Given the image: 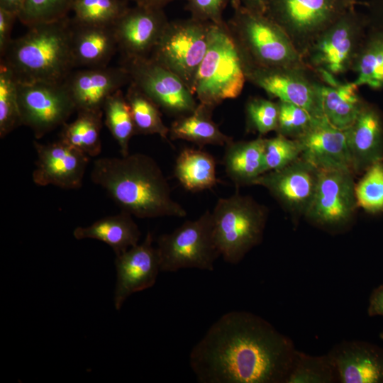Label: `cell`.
<instances>
[{"label": "cell", "mask_w": 383, "mask_h": 383, "mask_svg": "<svg viewBox=\"0 0 383 383\" xmlns=\"http://www.w3.org/2000/svg\"><path fill=\"white\" fill-rule=\"evenodd\" d=\"M338 376L328 354L311 355L296 350L285 383H335Z\"/></svg>", "instance_id": "1f68e13d"}, {"label": "cell", "mask_w": 383, "mask_h": 383, "mask_svg": "<svg viewBox=\"0 0 383 383\" xmlns=\"http://www.w3.org/2000/svg\"><path fill=\"white\" fill-rule=\"evenodd\" d=\"M33 146L37 159L32 179L36 185L65 189L82 187L90 157L61 140L50 143L34 140Z\"/></svg>", "instance_id": "9a60e30c"}, {"label": "cell", "mask_w": 383, "mask_h": 383, "mask_svg": "<svg viewBox=\"0 0 383 383\" xmlns=\"http://www.w3.org/2000/svg\"><path fill=\"white\" fill-rule=\"evenodd\" d=\"M278 104L261 97H253L245 104L247 126L260 135L277 130Z\"/></svg>", "instance_id": "ab89813d"}, {"label": "cell", "mask_w": 383, "mask_h": 383, "mask_svg": "<svg viewBox=\"0 0 383 383\" xmlns=\"http://www.w3.org/2000/svg\"><path fill=\"white\" fill-rule=\"evenodd\" d=\"M296 140L301 148V157L319 171L353 172L345 130L333 126L325 117L316 118Z\"/></svg>", "instance_id": "d6986e66"}, {"label": "cell", "mask_w": 383, "mask_h": 383, "mask_svg": "<svg viewBox=\"0 0 383 383\" xmlns=\"http://www.w3.org/2000/svg\"><path fill=\"white\" fill-rule=\"evenodd\" d=\"M348 6L354 7L355 4L357 3V0H343Z\"/></svg>", "instance_id": "7dc6e473"}, {"label": "cell", "mask_w": 383, "mask_h": 383, "mask_svg": "<svg viewBox=\"0 0 383 383\" xmlns=\"http://www.w3.org/2000/svg\"><path fill=\"white\" fill-rule=\"evenodd\" d=\"M169 21L164 9L128 7L112 26L123 59L150 57Z\"/></svg>", "instance_id": "2e32d148"}, {"label": "cell", "mask_w": 383, "mask_h": 383, "mask_svg": "<svg viewBox=\"0 0 383 383\" xmlns=\"http://www.w3.org/2000/svg\"><path fill=\"white\" fill-rule=\"evenodd\" d=\"M340 383H383V348L370 343L345 340L327 353Z\"/></svg>", "instance_id": "44dd1931"}, {"label": "cell", "mask_w": 383, "mask_h": 383, "mask_svg": "<svg viewBox=\"0 0 383 383\" xmlns=\"http://www.w3.org/2000/svg\"><path fill=\"white\" fill-rule=\"evenodd\" d=\"M18 79L13 72L0 63V138L21 126L18 100Z\"/></svg>", "instance_id": "836d02e7"}, {"label": "cell", "mask_w": 383, "mask_h": 383, "mask_svg": "<svg viewBox=\"0 0 383 383\" xmlns=\"http://www.w3.org/2000/svg\"><path fill=\"white\" fill-rule=\"evenodd\" d=\"M103 112L78 111L77 118L62 126L60 140L90 157L101 152Z\"/></svg>", "instance_id": "f1b7e54d"}, {"label": "cell", "mask_w": 383, "mask_h": 383, "mask_svg": "<svg viewBox=\"0 0 383 383\" xmlns=\"http://www.w3.org/2000/svg\"><path fill=\"white\" fill-rule=\"evenodd\" d=\"M132 216L121 211L118 214L100 218L90 226L77 227L73 235L77 240H100L110 246L118 255L138 244L140 238V231Z\"/></svg>", "instance_id": "cb8c5ba5"}, {"label": "cell", "mask_w": 383, "mask_h": 383, "mask_svg": "<svg viewBox=\"0 0 383 383\" xmlns=\"http://www.w3.org/2000/svg\"><path fill=\"white\" fill-rule=\"evenodd\" d=\"M128 9V0H74L72 20L81 24L112 26Z\"/></svg>", "instance_id": "d6a6232c"}, {"label": "cell", "mask_w": 383, "mask_h": 383, "mask_svg": "<svg viewBox=\"0 0 383 383\" xmlns=\"http://www.w3.org/2000/svg\"><path fill=\"white\" fill-rule=\"evenodd\" d=\"M301 155V148L296 139L281 134L265 138L264 150L265 172L282 169Z\"/></svg>", "instance_id": "74e56055"}, {"label": "cell", "mask_w": 383, "mask_h": 383, "mask_svg": "<svg viewBox=\"0 0 383 383\" xmlns=\"http://www.w3.org/2000/svg\"><path fill=\"white\" fill-rule=\"evenodd\" d=\"M211 213L216 243L226 262L239 263L260 243L267 215L252 198L238 193L221 198Z\"/></svg>", "instance_id": "8992f818"}, {"label": "cell", "mask_w": 383, "mask_h": 383, "mask_svg": "<svg viewBox=\"0 0 383 383\" xmlns=\"http://www.w3.org/2000/svg\"><path fill=\"white\" fill-rule=\"evenodd\" d=\"M353 172L343 170L319 171L312 201L305 216L323 227L345 225L357 206Z\"/></svg>", "instance_id": "4fadbf2b"}, {"label": "cell", "mask_w": 383, "mask_h": 383, "mask_svg": "<svg viewBox=\"0 0 383 383\" xmlns=\"http://www.w3.org/2000/svg\"><path fill=\"white\" fill-rule=\"evenodd\" d=\"M131 82L167 114L176 118L192 113L198 102L183 81L150 57L123 59Z\"/></svg>", "instance_id": "7c38bea8"}, {"label": "cell", "mask_w": 383, "mask_h": 383, "mask_svg": "<svg viewBox=\"0 0 383 383\" xmlns=\"http://www.w3.org/2000/svg\"><path fill=\"white\" fill-rule=\"evenodd\" d=\"M353 66L357 74L353 82L356 85L383 87V36L374 38L358 52Z\"/></svg>", "instance_id": "e575fe53"}, {"label": "cell", "mask_w": 383, "mask_h": 383, "mask_svg": "<svg viewBox=\"0 0 383 383\" xmlns=\"http://www.w3.org/2000/svg\"><path fill=\"white\" fill-rule=\"evenodd\" d=\"M135 3V5L155 8V9H164L167 5L172 2L179 0H128ZM187 1V0H185Z\"/></svg>", "instance_id": "f6af8a7d"}, {"label": "cell", "mask_w": 383, "mask_h": 383, "mask_svg": "<svg viewBox=\"0 0 383 383\" xmlns=\"http://www.w3.org/2000/svg\"><path fill=\"white\" fill-rule=\"evenodd\" d=\"M245 81L243 63L226 21L212 23L207 50L194 81L198 103L214 109L223 101L237 98Z\"/></svg>", "instance_id": "5b68a950"}, {"label": "cell", "mask_w": 383, "mask_h": 383, "mask_svg": "<svg viewBox=\"0 0 383 383\" xmlns=\"http://www.w3.org/2000/svg\"><path fill=\"white\" fill-rule=\"evenodd\" d=\"M354 82L340 83L337 79L320 84V96L324 117L333 126L342 130L349 128L362 106Z\"/></svg>", "instance_id": "484cf974"}, {"label": "cell", "mask_w": 383, "mask_h": 383, "mask_svg": "<svg viewBox=\"0 0 383 383\" xmlns=\"http://www.w3.org/2000/svg\"><path fill=\"white\" fill-rule=\"evenodd\" d=\"M18 13L0 7V55L4 54L8 45L13 39L12 28Z\"/></svg>", "instance_id": "b9f144b4"}, {"label": "cell", "mask_w": 383, "mask_h": 383, "mask_svg": "<svg viewBox=\"0 0 383 383\" xmlns=\"http://www.w3.org/2000/svg\"><path fill=\"white\" fill-rule=\"evenodd\" d=\"M24 1L25 0H0V7L15 12L18 15Z\"/></svg>", "instance_id": "bcb514c9"}, {"label": "cell", "mask_w": 383, "mask_h": 383, "mask_svg": "<svg viewBox=\"0 0 383 383\" xmlns=\"http://www.w3.org/2000/svg\"><path fill=\"white\" fill-rule=\"evenodd\" d=\"M277 104V134L296 139L302 135L317 118L306 109L292 103L278 101Z\"/></svg>", "instance_id": "f35d334b"}, {"label": "cell", "mask_w": 383, "mask_h": 383, "mask_svg": "<svg viewBox=\"0 0 383 383\" xmlns=\"http://www.w3.org/2000/svg\"><path fill=\"white\" fill-rule=\"evenodd\" d=\"M319 170L301 157L287 166L265 172L252 185L266 188L286 209L305 214L314 194Z\"/></svg>", "instance_id": "e0dca14e"}, {"label": "cell", "mask_w": 383, "mask_h": 383, "mask_svg": "<svg viewBox=\"0 0 383 383\" xmlns=\"http://www.w3.org/2000/svg\"><path fill=\"white\" fill-rule=\"evenodd\" d=\"M157 243L160 270L164 272L187 268L211 272L221 256L209 210L195 220L185 221L172 232L160 235Z\"/></svg>", "instance_id": "52a82bcc"}, {"label": "cell", "mask_w": 383, "mask_h": 383, "mask_svg": "<svg viewBox=\"0 0 383 383\" xmlns=\"http://www.w3.org/2000/svg\"><path fill=\"white\" fill-rule=\"evenodd\" d=\"M360 19L355 8H349L311 44L303 55L309 70L320 77H334L347 72L358 53Z\"/></svg>", "instance_id": "8fae6325"}, {"label": "cell", "mask_w": 383, "mask_h": 383, "mask_svg": "<svg viewBox=\"0 0 383 383\" xmlns=\"http://www.w3.org/2000/svg\"><path fill=\"white\" fill-rule=\"evenodd\" d=\"M246 9L261 14L267 13L270 0H238Z\"/></svg>", "instance_id": "ee69618b"}, {"label": "cell", "mask_w": 383, "mask_h": 383, "mask_svg": "<svg viewBox=\"0 0 383 383\" xmlns=\"http://www.w3.org/2000/svg\"><path fill=\"white\" fill-rule=\"evenodd\" d=\"M296 350L263 318L232 311L209 328L189 362L200 383H285Z\"/></svg>", "instance_id": "6da1fadb"}, {"label": "cell", "mask_w": 383, "mask_h": 383, "mask_svg": "<svg viewBox=\"0 0 383 383\" xmlns=\"http://www.w3.org/2000/svg\"><path fill=\"white\" fill-rule=\"evenodd\" d=\"M174 176L188 191L209 189L217 183L213 157L201 149L186 148L178 155Z\"/></svg>", "instance_id": "83f0119b"}, {"label": "cell", "mask_w": 383, "mask_h": 383, "mask_svg": "<svg viewBox=\"0 0 383 383\" xmlns=\"http://www.w3.org/2000/svg\"><path fill=\"white\" fill-rule=\"evenodd\" d=\"M213 109L198 103L191 113L176 118L170 127L172 140H183L198 145L226 146L233 138L223 133L212 120Z\"/></svg>", "instance_id": "4316f807"}, {"label": "cell", "mask_w": 383, "mask_h": 383, "mask_svg": "<svg viewBox=\"0 0 383 383\" xmlns=\"http://www.w3.org/2000/svg\"><path fill=\"white\" fill-rule=\"evenodd\" d=\"M93 183L104 189L122 211L140 218L185 217L156 161L143 153L101 157L93 164Z\"/></svg>", "instance_id": "7a4b0ae2"}, {"label": "cell", "mask_w": 383, "mask_h": 383, "mask_svg": "<svg viewBox=\"0 0 383 383\" xmlns=\"http://www.w3.org/2000/svg\"><path fill=\"white\" fill-rule=\"evenodd\" d=\"M125 96L136 135H158L167 140L170 128L164 123L158 106L132 82L129 83Z\"/></svg>", "instance_id": "f546056e"}, {"label": "cell", "mask_w": 383, "mask_h": 383, "mask_svg": "<svg viewBox=\"0 0 383 383\" xmlns=\"http://www.w3.org/2000/svg\"><path fill=\"white\" fill-rule=\"evenodd\" d=\"M381 338L383 339V333L381 334Z\"/></svg>", "instance_id": "c3c4849f"}, {"label": "cell", "mask_w": 383, "mask_h": 383, "mask_svg": "<svg viewBox=\"0 0 383 383\" xmlns=\"http://www.w3.org/2000/svg\"><path fill=\"white\" fill-rule=\"evenodd\" d=\"M72 35L68 16L29 26L25 34L11 40L1 61L18 81L64 82L74 67Z\"/></svg>", "instance_id": "3957f363"}, {"label": "cell", "mask_w": 383, "mask_h": 383, "mask_svg": "<svg viewBox=\"0 0 383 383\" xmlns=\"http://www.w3.org/2000/svg\"><path fill=\"white\" fill-rule=\"evenodd\" d=\"M345 133L353 172H365L383 160V125L373 107L363 104Z\"/></svg>", "instance_id": "7402d4cb"}, {"label": "cell", "mask_w": 383, "mask_h": 383, "mask_svg": "<svg viewBox=\"0 0 383 383\" xmlns=\"http://www.w3.org/2000/svg\"><path fill=\"white\" fill-rule=\"evenodd\" d=\"M229 0H187L185 10L197 20L222 24L223 13Z\"/></svg>", "instance_id": "60d3db41"}, {"label": "cell", "mask_w": 383, "mask_h": 383, "mask_svg": "<svg viewBox=\"0 0 383 383\" xmlns=\"http://www.w3.org/2000/svg\"><path fill=\"white\" fill-rule=\"evenodd\" d=\"M74 0H25L18 19L27 27L68 16Z\"/></svg>", "instance_id": "d590c367"}, {"label": "cell", "mask_w": 383, "mask_h": 383, "mask_svg": "<svg viewBox=\"0 0 383 383\" xmlns=\"http://www.w3.org/2000/svg\"><path fill=\"white\" fill-rule=\"evenodd\" d=\"M72 21L71 48L74 67H107L118 50L113 27L81 24Z\"/></svg>", "instance_id": "603a6c76"}, {"label": "cell", "mask_w": 383, "mask_h": 383, "mask_svg": "<svg viewBox=\"0 0 383 383\" xmlns=\"http://www.w3.org/2000/svg\"><path fill=\"white\" fill-rule=\"evenodd\" d=\"M103 115L104 123L118 143L121 156L129 155V143L136 133L130 106L121 89L107 98Z\"/></svg>", "instance_id": "4dcf8cb0"}, {"label": "cell", "mask_w": 383, "mask_h": 383, "mask_svg": "<svg viewBox=\"0 0 383 383\" xmlns=\"http://www.w3.org/2000/svg\"><path fill=\"white\" fill-rule=\"evenodd\" d=\"M247 81L263 89L278 101L292 103L308 111L316 118L324 117L319 83L306 76L308 68L245 67Z\"/></svg>", "instance_id": "5bb4252c"}, {"label": "cell", "mask_w": 383, "mask_h": 383, "mask_svg": "<svg viewBox=\"0 0 383 383\" xmlns=\"http://www.w3.org/2000/svg\"><path fill=\"white\" fill-rule=\"evenodd\" d=\"M21 124L40 139L62 126L76 108L64 82L30 81L17 84Z\"/></svg>", "instance_id": "30bf717a"}, {"label": "cell", "mask_w": 383, "mask_h": 383, "mask_svg": "<svg viewBox=\"0 0 383 383\" xmlns=\"http://www.w3.org/2000/svg\"><path fill=\"white\" fill-rule=\"evenodd\" d=\"M228 31L245 67L308 68L283 29L265 14L250 11L231 0Z\"/></svg>", "instance_id": "277c9868"}, {"label": "cell", "mask_w": 383, "mask_h": 383, "mask_svg": "<svg viewBox=\"0 0 383 383\" xmlns=\"http://www.w3.org/2000/svg\"><path fill=\"white\" fill-rule=\"evenodd\" d=\"M367 313L370 316H383V285L374 289L371 294Z\"/></svg>", "instance_id": "7bdbcfd3"}, {"label": "cell", "mask_w": 383, "mask_h": 383, "mask_svg": "<svg viewBox=\"0 0 383 383\" xmlns=\"http://www.w3.org/2000/svg\"><path fill=\"white\" fill-rule=\"evenodd\" d=\"M212 23L192 17L170 21L150 56L180 78L193 94Z\"/></svg>", "instance_id": "ba28073f"}, {"label": "cell", "mask_w": 383, "mask_h": 383, "mask_svg": "<svg viewBox=\"0 0 383 383\" xmlns=\"http://www.w3.org/2000/svg\"><path fill=\"white\" fill-rule=\"evenodd\" d=\"M357 206L370 213L383 211V161L370 166L355 184Z\"/></svg>", "instance_id": "8d00e7d4"}, {"label": "cell", "mask_w": 383, "mask_h": 383, "mask_svg": "<svg viewBox=\"0 0 383 383\" xmlns=\"http://www.w3.org/2000/svg\"><path fill=\"white\" fill-rule=\"evenodd\" d=\"M349 8L343 0H270L266 15L283 29L303 57Z\"/></svg>", "instance_id": "9c48e42d"}, {"label": "cell", "mask_w": 383, "mask_h": 383, "mask_svg": "<svg viewBox=\"0 0 383 383\" xmlns=\"http://www.w3.org/2000/svg\"><path fill=\"white\" fill-rule=\"evenodd\" d=\"M265 140L262 137L250 141L233 140L225 146V171L236 187L252 185L265 173Z\"/></svg>", "instance_id": "d4e9b609"}, {"label": "cell", "mask_w": 383, "mask_h": 383, "mask_svg": "<svg viewBox=\"0 0 383 383\" xmlns=\"http://www.w3.org/2000/svg\"><path fill=\"white\" fill-rule=\"evenodd\" d=\"M65 82L77 112H103L107 98L129 84L131 78L123 66H107L72 72Z\"/></svg>", "instance_id": "ffe728a7"}, {"label": "cell", "mask_w": 383, "mask_h": 383, "mask_svg": "<svg viewBox=\"0 0 383 383\" xmlns=\"http://www.w3.org/2000/svg\"><path fill=\"white\" fill-rule=\"evenodd\" d=\"M116 282L114 306L119 310L131 294L152 287L160 270L157 248L153 246L152 233L148 232L144 240L115 259Z\"/></svg>", "instance_id": "ac0fdd59"}]
</instances>
